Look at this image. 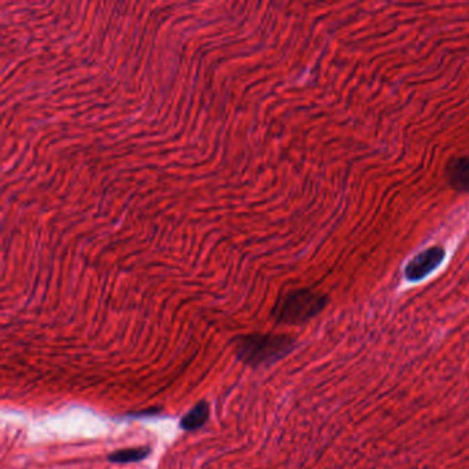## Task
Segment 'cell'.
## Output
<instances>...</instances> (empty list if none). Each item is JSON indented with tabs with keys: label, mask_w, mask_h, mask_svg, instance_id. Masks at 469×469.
<instances>
[{
	"label": "cell",
	"mask_w": 469,
	"mask_h": 469,
	"mask_svg": "<svg viewBox=\"0 0 469 469\" xmlns=\"http://www.w3.org/2000/svg\"><path fill=\"white\" fill-rule=\"evenodd\" d=\"M296 341L286 334L249 333L234 340L235 358L253 369L274 365L295 350Z\"/></svg>",
	"instance_id": "6da1fadb"
},
{
	"label": "cell",
	"mask_w": 469,
	"mask_h": 469,
	"mask_svg": "<svg viewBox=\"0 0 469 469\" xmlns=\"http://www.w3.org/2000/svg\"><path fill=\"white\" fill-rule=\"evenodd\" d=\"M328 304V297L313 289H293L276 302L271 317L280 325H302L317 317Z\"/></svg>",
	"instance_id": "7a4b0ae2"
},
{
	"label": "cell",
	"mask_w": 469,
	"mask_h": 469,
	"mask_svg": "<svg viewBox=\"0 0 469 469\" xmlns=\"http://www.w3.org/2000/svg\"><path fill=\"white\" fill-rule=\"evenodd\" d=\"M446 252L442 246H431L415 256L405 267V277L410 282H419L435 271L445 260Z\"/></svg>",
	"instance_id": "3957f363"
},
{
	"label": "cell",
	"mask_w": 469,
	"mask_h": 469,
	"mask_svg": "<svg viewBox=\"0 0 469 469\" xmlns=\"http://www.w3.org/2000/svg\"><path fill=\"white\" fill-rule=\"evenodd\" d=\"M447 182L459 193H469V157H456L446 167Z\"/></svg>",
	"instance_id": "277c9868"
},
{
	"label": "cell",
	"mask_w": 469,
	"mask_h": 469,
	"mask_svg": "<svg viewBox=\"0 0 469 469\" xmlns=\"http://www.w3.org/2000/svg\"><path fill=\"white\" fill-rule=\"evenodd\" d=\"M208 420H209V405L208 402L201 401L182 417L181 428L186 432H194L201 429Z\"/></svg>",
	"instance_id": "5b68a950"
},
{
	"label": "cell",
	"mask_w": 469,
	"mask_h": 469,
	"mask_svg": "<svg viewBox=\"0 0 469 469\" xmlns=\"http://www.w3.org/2000/svg\"><path fill=\"white\" fill-rule=\"evenodd\" d=\"M151 453V449L147 446L141 447H130V449H121L117 452H113L107 456V460L113 464H133L140 463L142 460L147 459Z\"/></svg>",
	"instance_id": "8992f818"
}]
</instances>
